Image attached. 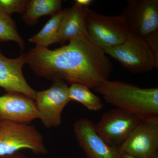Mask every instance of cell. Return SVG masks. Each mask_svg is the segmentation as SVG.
Wrapping results in <instances>:
<instances>
[{"label": "cell", "mask_w": 158, "mask_h": 158, "mask_svg": "<svg viewBox=\"0 0 158 158\" xmlns=\"http://www.w3.org/2000/svg\"><path fill=\"white\" fill-rule=\"evenodd\" d=\"M56 49L36 47L26 54V64L40 77L96 88L108 80L113 65L103 49L88 35Z\"/></svg>", "instance_id": "1"}, {"label": "cell", "mask_w": 158, "mask_h": 158, "mask_svg": "<svg viewBox=\"0 0 158 158\" xmlns=\"http://www.w3.org/2000/svg\"><path fill=\"white\" fill-rule=\"evenodd\" d=\"M107 102L143 120L158 118V88H142L126 82L106 80L94 89Z\"/></svg>", "instance_id": "2"}, {"label": "cell", "mask_w": 158, "mask_h": 158, "mask_svg": "<svg viewBox=\"0 0 158 158\" xmlns=\"http://www.w3.org/2000/svg\"><path fill=\"white\" fill-rule=\"evenodd\" d=\"M102 49L106 55L116 59L131 73H146L153 69L158 68V59L151 49L145 37L129 33L121 44Z\"/></svg>", "instance_id": "3"}, {"label": "cell", "mask_w": 158, "mask_h": 158, "mask_svg": "<svg viewBox=\"0 0 158 158\" xmlns=\"http://www.w3.org/2000/svg\"><path fill=\"white\" fill-rule=\"evenodd\" d=\"M85 19L88 36L102 48L121 44L130 33L122 14L107 16L85 7Z\"/></svg>", "instance_id": "4"}, {"label": "cell", "mask_w": 158, "mask_h": 158, "mask_svg": "<svg viewBox=\"0 0 158 158\" xmlns=\"http://www.w3.org/2000/svg\"><path fill=\"white\" fill-rule=\"evenodd\" d=\"M28 149L36 154H45L47 150L42 135L30 124L0 121V157Z\"/></svg>", "instance_id": "5"}, {"label": "cell", "mask_w": 158, "mask_h": 158, "mask_svg": "<svg viewBox=\"0 0 158 158\" xmlns=\"http://www.w3.org/2000/svg\"><path fill=\"white\" fill-rule=\"evenodd\" d=\"M143 119L116 108L103 114L95 128L99 135L110 146L119 148Z\"/></svg>", "instance_id": "6"}, {"label": "cell", "mask_w": 158, "mask_h": 158, "mask_svg": "<svg viewBox=\"0 0 158 158\" xmlns=\"http://www.w3.org/2000/svg\"><path fill=\"white\" fill-rule=\"evenodd\" d=\"M39 118L46 127H56L62 123V113L71 101L69 87L63 81H54L52 87L47 90L37 91L34 99Z\"/></svg>", "instance_id": "7"}, {"label": "cell", "mask_w": 158, "mask_h": 158, "mask_svg": "<svg viewBox=\"0 0 158 158\" xmlns=\"http://www.w3.org/2000/svg\"><path fill=\"white\" fill-rule=\"evenodd\" d=\"M122 13L129 33L144 37L158 31V0H129Z\"/></svg>", "instance_id": "8"}, {"label": "cell", "mask_w": 158, "mask_h": 158, "mask_svg": "<svg viewBox=\"0 0 158 158\" xmlns=\"http://www.w3.org/2000/svg\"><path fill=\"white\" fill-rule=\"evenodd\" d=\"M119 149L135 158H158V118L142 120Z\"/></svg>", "instance_id": "9"}, {"label": "cell", "mask_w": 158, "mask_h": 158, "mask_svg": "<svg viewBox=\"0 0 158 158\" xmlns=\"http://www.w3.org/2000/svg\"><path fill=\"white\" fill-rule=\"evenodd\" d=\"M77 141L86 158H121L119 148L108 145L97 132L95 124L88 118H81L73 124Z\"/></svg>", "instance_id": "10"}, {"label": "cell", "mask_w": 158, "mask_h": 158, "mask_svg": "<svg viewBox=\"0 0 158 158\" xmlns=\"http://www.w3.org/2000/svg\"><path fill=\"white\" fill-rule=\"evenodd\" d=\"M37 118L39 114L33 99L14 92L0 96V121L30 124Z\"/></svg>", "instance_id": "11"}, {"label": "cell", "mask_w": 158, "mask_h": 158, "mask_svg": "<svg viewBox=\"0 0 158 158\" xmlns=\"http://www.w3.org/2000/svg\"><path fill=\"white\" fill-rule=\"evenodd\" d=\"M26 54L15 59L4 56L0 49V87L8 93H18L35 99L37 91L30 87L23 73Z\"/></svg>", "instance_id": "12"}, {"label": "cell", "mask_w": 158, "mask_h": 158, "mask_svg": "<svg viewBox=\"0 0 158 158\" xmlns=\"http://www.w3.org/2000/svg\"><path fill=\"white\" fill-rule=\"evenodd\" d=\"M85 8L75 2L71 8L66 9L59 31V42L88 35L85 25Z\"/></svg>", "instance_id": "13"}, {"label": "cell", "mask_w": 158, "mask_h": 158, "mask_svg": "<svg viewBox=\"0 0 158 158\" xmlns=\"http://www.w3.org/2000/svg\"><path fill=\"white\" fill-rule=\"evenodd\" d=\"M66 9H61L52 15L42 29L28 40L29 42L36 44L37 47H48L59 42V35L62 19Z\"/></svg>", "instance_id": "14"}, {"label": "cell", "mask_w": 158, "mask_h": 158, "mask_svg": "<svg viewBox=\"0 0 158 158\" xmlns=\"http://www.w3.org/2000/svg\"><path fill=\"white\" fill-rule=\"evenodd\" d=\"M61 0H31L23 14V19L28 25L35 24L40 18L53 15L62 9Z\"/></svg>", "instance_id": "15"}, {"label": "cell", "mask_w": 158, "mask_h": 158, "mask_svg": "<svg viewBox=\"0 0 158 158\" xmlns=\"http://www.w3.org/2000/svg\"><path fill=\"white\" fill-rule=\"evenodd\" d=\"M69 95L71 101L78 102L90 111H99L103 106L100 98L84 85H71L69 87Z\"/></svg>", "instance_id": "16"}, {"label": "cell", "mask_w": 158, "mask_h": 158, "mask_svg": "<svg viewBox=\"0 0 158 158\" xmlns=\"http://www.w3.org/2000/svg\"><path fill=\"white\" fill-rule=\"evenodd\" d=\"M16 42L22 49L24 48L23 40L17 31L16 25L10 15L0 13V41Z\"/></svg>", "instance_id": "17"}, {"label": "cell", "mask_w": 158, "mask_h": 158, "mask_svg": "<svg viewBox=\"0 0 158 158\" xmlns=\"http://www.w3.org/2000/svg\"><path fill=\"white\" fill-rule=\"evenodd\" d=\"M28 2L27 0H0V13L10 16L14 13L23 14Z\"/></svg>", "instance_id": "18"}, {"label": "cell", "mask_w": 158, "mask_h": 158, "mask_svg": "<svg viewBox=\"0 0 158 158\" xmlns=\"http://www.w3.org/2000/svg\"><path fill=\"white\" fill-rule=\"evenodd\" d=\"M75 2L83 7H88L91 3L93 2V1L92 0H77Z\"/></svg>", "instance_id": "19"}, {"label": "cell", "mask_w": 158, "mask_h": 158, "mask_svg": "<svg viewBox=\"0 0 158 158\" xmlns=\"http://www.w3.org/2000/svg\"><path fill=\"white\" fill-rule=\"evenodd\" d=\"M0 158H27L26 157L22 154L19 152L15 153L13 154L0 157Z\"/></svg>", "instance_id": "20"}, {"label": "cell", "mask_w": 158, "mask_h": 158, "mask_svg": "<svg viewBox=\"0 0 158 158\" xmlns=\"http://www.w3.org/2000/svg\"><path fill=\"white\" fill-rule=\"evenodd\" d=\"M121 158H135L131 156H130L128 155L125 154H122V155L121 156Z\"/></svg>", "instance_id": "21"}]
</instances>
